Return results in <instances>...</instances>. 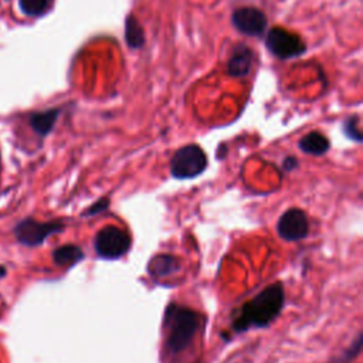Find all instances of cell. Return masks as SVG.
Instances as JSON below:
<instances>
[{"mask_svg": "<svg viewBox=\"0 0 363 363\" xmlns=\"http://www.w3.org/2000/svg\"><path fill=\"white\" fill-rule=\"evenodd\" d=\"M297 164H298L297 158L288 156V158L283 162V169H284V171H287V172H291V171H294V169L297 168Z\"/></svg>", "mask_w": 363, "mask_h": 363, "instance_id": "cell-18", "label": "cell"}, {"mask_svg": "<svg viewBox=\"0 0 363 363\" xmlns=\"http://www.w3.org/2000/svg\"><path fill=\"white\" fill-rule=\"evenodd\" d=\"M343 133L346 134V137L349 140L356 141V142H362V134H360V130H359V118L357 116H350L345 121Z\"/></svg>", "mask_w": 363, "mask_h": 363, "instance_id": "cell-16", "label": "cell"}, {"mask_svg": "<svg viewBox=\"0 0 363 363\" xmlns=\"http://www.w3.org/2000/svg\"><path fill=\"white\" fill-rule=\"evenodd\" d=\"M231 23L237 32L250 37H262L267 29V16L257 8H240L234 11Z\"/></svg>", "mask_w": 363, "mask_h": 363, "instance_id": "cell-8", "label": "cell"}, {"mask_svg": "<svg viewBox=\"0 0 363 363\" xmlns=\"http://www.w3.org/2000/svg\"><path fill=\"white\" fill-rule=\"evenodd\" d=\"M6 274H8V270H6V267H5V266H2V264H0V278H4Z\"/></svg>", "mask_w": 363, "mask_h": 363, "instance_id": "cell-19", "label": "cell"}, {"mask_svg": "<svg viewBox=\"0 0 363 363\" xmlns=\"http://www.w3.org/2000/svg\"><path fill=\"white\" fill-rule=\"evenodd\" d=\"M266 46L271 54L283 60L300 57L307 51L300 36L281 27H274L267 33Z\"/></svg>", "mask_w": 363, "mask_h": 363, "instance_id": "cell-6", "label": "cell"}, {"mask_svg": "<svg viewBox=\"0 0 363 363\" xmlns=\"http://www.w3.org/2000/svg\"><path fill=\"white\" fill-rule=\"evenodd\" d=\"M277 231H278V235L283 240L288 241V243L301 241L309 233L308 216L301 209H288L278 219Z\"/></svg>", "mask_w": 363, "mask_h": 363, "instance_id": "cell-7", "label": "cell"}, {"mask_svg": "<svg viewBox=\"0 0 363 363\" xmlns=\"http://www.w3.org/2000/svg\"><path fill=\"white\" fill-rule=\"evenodd\" d=\"M298 145L304 154L314 155V156H321V155L326 154L331 147L329 140L318 131H312V133L304 135Z\"/></svg>", "mask_w": 363, "mask_h": 363, "instance_id": "cell-12", "label": "cell"}, {"mask_svg": "<svg viewBox=\"0 0 363 363\" xmlns=\"http://www.w3.org/2000/svg\"><path fill=\"white\" fill-rule=\"evenodd\" d=\"M64 227L63 221H39L33 217H25L15 226L13 234L22 246L39 247L50 235L61 233Z\"/></svg>", "mask_w": 363, "mask_h": 363, "instance_id": "cell-5", "label": "cell"}, {"mask_svg": "<svg viewBox=\"0 0 363 363\" xmlns=\"http://www.w3.org/2000/svg\"><path fill=\"white\" fill-rule=\"evenodd\" d=\"M254 51L246 44H238L234 47L228 61H227V74L230 77H246L253 66Z\"/></svg>", "mask_w": 363, "mask_h": 363, "instance_id": "cell-9", "label": "cell"}, {"mask_svg": "<svg viewBox=\"0 0 363 363\" xmlns=\"http://www.w3.org/2000/svg\"><path fill=\"white\" fill-rule=\"evenodd\" d=\"M180 270L179 260L172 254H158L155 256L149 264L148 271L152 277H168Z\"/></svg>", "mask_w": 363, "mask_h": 363, "instance_id": "cell-11", "label": "cell"}, {"mask_svg": "<svg viewBox=\"0 0 363 363\" xmlns=\"http://www.w3.org/2000/svg\"><path fill=\"white\" fill-rule=\"evenodd\" d=\"M125 40L131 49H141L145 44V35L141 23L134 15H130L125 22Z\"/></svg>", "mask_w": 363, "mask_h": 363, "instance_id": "cell-14", "label": "cell"}, {"mask_svg": "<svg viewBox=\"0 0 363 363\" xmlns=\"http://www.w3.org/2000/svg\"><path fill=\"white\" fill-rule=\"evenodd\" d=\"M108 206H109V200H108L106 197H102V199H99L98 202H95L91 207H88V209L82 213V216H84V217H90V216L99 214V213L105 211V210L108 209Z\"/></svg>", "mask_w": 363, "mask_h": 363, "instance_id": "cell-17", "label": "cell"}, {"mask_svg": "<svg viewBox=\"0 0 363 363\" xmlns=\"http://www.w3.org/2000/svg\"><path fill=\"white\" fill-rule=\"evenodd\" d=\"M207 168V155L196 145L182 147L171 159V175L175 179H193L202 175Z\"/></svg>", "mask_w": 363, "mask_h": 363, "instance_id": "cell-4", "label": "cell"}, {"mask_svg": "<svg viewBox=\"0 0 363 363\" xmlns=\"http://www.w3.org/2000/svg\"><path fill=\"white\" fill-rule=\"evenodd\" d=\"M60 109L59 108H51V109H46V111H40V112H35L30 115L29 123L30 127L33 128V131L40 135V137H47L60 116Z\"/></svg>", "mask_w": 363, "mask_h": 363, "instance_id": "cell-10", "label": "cell"}, {"mask_svg": "<svg viewBox=\"0 0 363 363\" xmlns=\"http://www.w3.org/2000/svg\"><path fill=\"white\" fill-rule=\"evenodd\" d=\"M203 324V316L187 307L171 304L165 314V326L168 329L165 346L172 355L185 352L193 342Z\"/></svg>", "mask_w": 363, "mask_h": 363, "instance_id": "cell-2", "label": "cell"}, {"mask_svg": "<svg viewBox=\"0 0 363 363\" xmlns=\"http://www.w3.org/2000/svg\"><path fill=\"white\" fill-rule=\"evenodd\" d=\"M285 293L281 283L266 287L256 297L241 305L233 316V329L238 333L254 328H266L273 324L284 308Z\"/></svg>", "mask_w": 363, "mask_h": 363, "instance_id": "cell-1", "label": "cell"}, {"mask_svg": "<svg viewBox=\"0 0 363 363\" xmlns=\"http://www.w3.org/2000/svg\"><path fill=\"white\" fill-rule=\"evenodd\" d=\"M54 5V0H19V9L29 18L46 15Z\"/></svg>", "mask_w": 363, "mask_h": 363, "instance_id": "cell-15", "label": "cell"}, {"mask_svg": "<svg viewBox=\"0 0 363 363\" xmlns=\"http://www.w3.org/2000/svg\"><path fill=\"white\" fill-rule=\"evenodd\" d=\"M84 260V252L75 245H67L53 252V262L59 267H73Z\"/></svg>", "mask_w": 363, "mask_h": 363, "instance_id": "cell-13", "label": "cell"}, {"mask_svg": "<svg viewBox=\"0 0 363 363\" xmlns=\"http://www.w3.org/2000/svg\"><path fill=\"white\" fill-rule=\"evenodd\" d=\"M131 243L128 231L116 226H106L95 234L94 249L104 260H118L130 252Z\"/></svg>", "mask_w": 363, "mask_h": 363, "instance_id": "cell-3", "label": "cell"}]
</instances>
